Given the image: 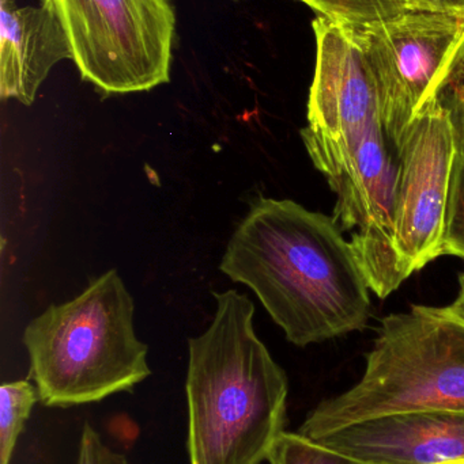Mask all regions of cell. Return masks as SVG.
Here are the masks:
<instances>
[{
    "label": "cell",
    "mask_w": 464,
    "mask_h": 464,
    "mask_svg": "<svg viewBox=\"0 0 464 464\" xmlns=\"http://www.w3.org/2000/svg\"><path fill=\"white\" fill-rule=\"evenodd\" d=\"M250 286L297 346L364 329L370 286L334 218L291 200L259 198L232 235L220 265Z\"/></svg>",
    "instance_id": "6da1fadb"
},
{
    "label": "cell",
    "mask_w": 464,
    "mask_h": 464,
    "mask_svg": "<svg viewBox=\"0 0 464 464\" xmlns=\"http://www.w3.org/2000/svg\"><path fill=\"white\" fill-rule=\"evenodd\" d=\"M209 329L188 343L185 394L190 464H261L285 432V371L253 329L245 295L215 294Z\"/></svg>",
    "instance_id": "7a4b0ae2"
},
{
    "label": "cell",
    "mask_w": 464,
    "mask_h": 464,
    "mask_svg": "<svg viewBox=\"0 0 464 464\" xmlns=\"http://www.w3.org/2000/svg\"><path fill=\"white\" fill-rule=\"evenodd\" d=\"M22 343L29 379L48 408L101 402L152 375L147 345L133 332V297L116 270L33 319Z\"/></svg>",
    "instance_id": "3957f363"
},
{
    "label": "cell",
    "mask_w": 464,
    "mask_h": 464,
    "mask_svg": "<svg viewBox=\"0 0 464 464\" xmlns=\"http://www.w3.org/2000/svg\"><path fill=\"white\" fill-rule=\"evenodd\" d=\"M408 411L464 413V324L440 308L413 305L386 316L360 381L319 403L299 432L318 439Z\"/></svg>",
    "instance_id": "277c9868"
},
{
    "label": "cell",
    "mask_w": 464,
    "mask_h": 464,
    "mask_svg": "<svg viewBox=\"0 0 464 464\" xmlns=\"http://www.w3.org/2000/svg\"><path fill=\"white\" fill-rule=\"evenodd\" d=\"M59 16L73 62L104 94L147 92L171 78L172 0H41Z\"/></svg>",
    "instance_id": "5b68a950"
},
{
    "label": "cell",
    "mask_w": 464,
    "mask_h": 464,
    "mask_svg": "<svg viewBox=\"0 0 464 464\" xmlns=\"http://www.w3.org/2000/svg\"><path fill=\"white\" fill-rule=\"evenodd\" d=\"M301 138L315 168L337 193L334 220L353 231L356 250L370 291L380 299L402 285L394 247V188L397 165L383 122L342 140H329L302 128Z\"/></svg>",
    "instance_id": "8992f818"
},
{
    "label": "cell",
    "mask_w": 464,
    "mask_h": 464,
    "mask_svg": "<svg viewBox=\"0 0 464 464\" xmlns=\"http://www.w3.org/2000/svg\"><path fill=\"white\" fill-rule=\"evenodd\" d=\"M354 33L375 79L384 130L397 147L409 127L440 100L462 63L464 19L408 11Z\"/></svg>",
    "instance_id": "52a82bcc"
},
{
    "label": "cell",
    "mask_w": 464,
    "mask_h": 464,
    "mask_svg": "<svg viewBox=\"0 0 464 464\" xmlns=\"http://www.w3.org/2000/svg\"><path fill=\"white\" fill-rule=\"evenodd\" d=\"M394 247L408 280L444 254L457 147L443 101L424 111L397 147Z\"/></svg>",
    "instance_id": "ba28073f"
},
{
    "label": "cell",
    "mask_w": 464,
    "mask_h": 464,
    "mask_svg": "<svg viewBox=\"0 0 464 464\" xmlns=\"http://www.w3.org/2000/svg\"><path fill=\"white\" fill-rule=\"evenodd\" d=\"M312 27L316 64L308 100V130L337 140L381 121L375 79L354 29L321 15Z\"/></svg>",
    "instance_id": "9c48e42d"
},
{
    "label": "cell",
    "mask_w": 464,
    "mask_h": 464,
    "mask_svg": "<svg viewBox=\"0 0 464 464\" xmlns=\"http://www.w3.org/2000/svg\"><path fill=\"white\" fill-rule=\"evenodd\" d=\"M312 440L368 464H444L464 458V413L389 414Z\"/></svg>",
    "instance_id": "30bf717a"
},
{
    "label": "cell",
    "mask_w": 464,
    "mask_h": 464,
    "mask_svg": "<svg viewBox=\"0 0 464 464\" xmlns=\"http://www.w3.org/2000/svg\"><path fill=\"white\" fill-rule=\"evenodd\" d=\"M73 60L59 16L49 5L0 0V95L32 105L52 68Z\"/></svg>",
    "instance_id": "8fae6325"
},
{
    "label": "cell",
    "mask_w": 464,
    "mask_h": 464,
    "mask_svg": "<svg viewBox=\"0 0 464 464\" xmlns=\"http://www.w3.org/2000/svg\"><path fill=\"white\" fill-rule=\"evenodd\" d=\"M37 387L30 381L8 382L0 387V464H10L19 436L35 403Z\"/></svg>",
    "instance_id": "7c38bea8"
},
{
    "label": "cell",
    "mask_w": 464,
    "mask_h": 464,
    "mask_svg": "<svg viewBox=\"0 0 464 464\" xmlns=\"http://www.w3.org/2000/svg\"><path fill=\"white\" fill-rule=\"evenodd\" d=\"M319 15L343 26H370L408 13L410 0H299Z\"/></svg>",
    "instance_id": "4fadbf2b"
},
{
    "label": "cell",
    "mask_w": 464,
    "mask_h": 464,
    "mask_svg": "<svg viewBox=\"0 0 464 464\" xmlns=\"http://www.w3.org/2000/svg\"><path fill=\"white\" fill-rule=\"evenodd\" d=\"M270 464H368L327 449L297 432H283L275 443Z\"/></svg>",
    "instance_id": "5bb4252c"
},
{
    "label": "cell",
    "mask_w": 464,
    "mask_h": 464,
    "mask_svg": "<svg viewBox=\"0 0 464 464\" xmlns=\"http://www.w3.org/2000/svg\"><path fill=\"white\" fill-rule=\"evenodd\" d=\"M444 254L464 259V162L455 160Z\"/></svg>",
    "instance_id": "9a60e30c"
},
{
    "label": "cell",
    "mask_w": 464,
    "mask_h": 464,
    "mask_svg": "<svg viewBox=\"0 0 464 464\" xmlns=\"http://www.w3.org/2000/svg\"><path fill=\"white\" fill-rule=\"evenodd\" d=\"M459 67H458L457 72H455L454 78L451 79L447 89L444 90L441 101L446 105L449 120H451L455 147H457V158L464 162V79H462Z\"/></svg>",
    "instance_id": "2e32d148"
},
{
    "label": "cell",
    "mask_w": 464,
    "mask_h": 464,
    "mask_svg": "<svg viewBox=\"0 0 464 464\" xmlns=\"http://www.w3.org/2000/svg\"><path fill=\"white\" fill-rule=\"evenodd\" d=\"M76 464H131L125 455L114 451L104 443L97 430L84 422L79 440Z\"/></svg>",
    "instance_id": "e0dca14e"
},
{
    "label": "cell",
    "mask_w": 464,
    "mask_h": 464,
    "mask_svg": "<svg viewBox=\"0 0 464 464\" xmlns=\"http://www.w3.org/2000/svg\"><path fill=\"white\" fill-rule=\"evenodd\" d=\"M409 11L449 14L464 19V0H410Z\"/></svg>",
    "instance_id": "ac0fdd59"
},
{
    "label": "cell",
    "mask_w": 464,
    "mask_h": 464,
    "mask_svg": "<svg viewBox=\"0 0 464 464\" xmlns=\"http://www.w3.org/2000/svg\"><path fill=\"white\" fill-rule=\"evenodd\" d=\"M440 310L447 315L452 316V318L464 324V275L460 277V289L457 299L452 304L441 307Z\"/></svg>",
    "instance_id": "d6986e66"
},
{
    "label": "cell",
    "mask_w": 464,
    "mask_h": 464,
    "mask_svg": "<svg viewBox=\"0 0 464 464\" xmlns=\"http://www.w3.org/2000/svg\"><path fill=\"white\" fill-rule=\"evenodd\" d=\"M444 464H464V458H462V459L451 460V462Z\"/></svg>",
    "instance_id": "ffe728a7"
},
{
    "label": "cell",
    "mask_w": 464,
    "mask_h": 464,
    "mask_svg": "<svg viewBox=\"0 0 464 464\" xmlns=\"http://www.w3.org/2000/svg\"><path fill=\"white\" fill-rule=\"evenodd\" d=\"M464 57V56H463Z\"/></svg>",
    "instance_id": "44dd1931"
}]
</instances>
